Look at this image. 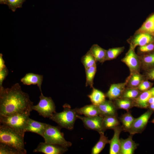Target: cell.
Here are the masks:
<instances>
[{
    "label": "cell",
    "mask_w": 154,
    "mask_h": 154,
    "mask_svg": "<svg viewBox=\"0 0 154 154\" xmlns=\"http://www.w3.org/2000/svg\"><path fill=\"white\" fill-rule=\"evenodd\" d=\"M33 106L29 95L22 91L18 83L10 88L0 87V115L19 113L30 115Z\"/></svg>",
    "instance_id": "cell-1"
},
{
    "label": "cell",
    "mask_w": 154,
    "mask_h": 154,
    "mask_svg": "<svg viewBox=\"0 0 154 154\" xmlns=\"http://www.w3.org/2000/svg\"><path fill=\"white\" fill-rule=\"evenodd\" d=\"M25 133L0 124V143L14 147L26 154L24 142Z\"/></svg>",
    "instance_id": "cell-2"
},
{
    "label": "cell",
    "mask_w": 154,
    "mask_h": 154,
    "mask_svg": "<svg viewBox=\"0 0 154 154\" xmlns=\"http://www.w3.org/2000/svg\"><path fill=\"white\" fill-rule=\"evenodd\" d=\"M63 110L60 112L54 113L49 118L57 123L61 127L69 130H72L74 123L78 119V115L76 111V108L72 109L70 106L65 104L63 106Z\"/></svg>",
    "instance_id": "cell-3"
},
{
    "label": "cell",
    "mask_w": 154,
    "mask_h": 154,
    "mask_svg": "<svg viewBox=\"0 0 154 154\" xmlns=\"http://www.w3.org/2000/svg\"><path fill=\"white\" fill-rule=\"evenodd\" d=\"M61 127L54 126L47 124L46 129L43 136L46 143L68 147L72 143L66 140L63 133L60 131Z\"/></svg>",
    "instance_id": "cell-4"
},
{
    "label": "cell",
    "mask_w": 154,
    "mask_h": 154,
    "mask_svg": "<svg viewBox=\"0 0 154 154\" xmlns=\"http://www.w3.org/2000/svg\"><path fill=\"white\" fill-rule=\"evenodd\" d=\"M30 115L19 113L7 116L0 115V124L25 133V128Z\"/></svg>",
    "instance_id": "cell-5"
},
{
    "label": "cell",
    "mask_w": 154,
    "mask_h": 154,
    "mask_svg": "<svg viewBox=\"0 0 154 154\" xmlns=\"http://www.w3.org/2000/svg\"><path fill=\"white\" fill-rule=\"evenodd\" d=\"M40 101L36 105H33V110H35L39 114L44 117L49 118L56 112V106L50 97H45L42 93L39 96Z\"/></svg>",
    "instance_id": "cell-6"
},
{
    "label": "cell",
    "mask_w": 154,
    "mask_h": 154,
    "mask_svg": "<svg viewBox=\"0 0 154 154\" xmlns=\"http://www.w3.org/2000/svg\"><path fill=\"white\" fill-rule=\"evenodd\" d=\"M121 61L127 66L130 73L139 72L141 66V58L140 56L136 53L135 49L129 47Z\"/></svg>",
    "instance_id": "cell-7"
},
{
    "label": "cell",
    "mask_w": 154,
    "mask_h": 154,
    "mask_svg": "<svg viewBox=\"0 0 154 154\" xmlns=\"http://www.w3.org/2000/svg\"><path fill=\"white\" fill-rule=\"evenodd\" d=\"M77 117L82 121L85 127L88 129L96 131L99 133L106 130L103 125V117L99 115L88 117L78 115Z\"/></svg>",
    "instance_id": "cell-8"
},
{
    "label": "cell",
    "mask_w": 154,
    "mask_h": 154,
    "mask_svg": "<svg viewBox=\"0 0 154 154\" xmlns=\"http://www.w3.org/2000/svg\"><path fill=\"white\" fill-rule=\"evenodd\" d=\"M153 112L149 109L139 117L135 118L131 127L127 132L133 135L141 133L145 128Z\"/></svg>",
    "instance_id": "cell-9"
},
{
    "label": "cell",
    "mask_w": 154,
    "mask_h": 154,
    "mask_svg": "<svg viewBox=\"0 0 154 154\" xmlns=\"http://www.w3.org/2000/svg\"><path fill=\"white\" fill-rule=\"evenodd\" d=\"M68 148L55 144L40 142L33 151L34 153L45 154H62L68 150Z\"/></svg>",
    "instance_id": "cell-10"
},
{
    "label": "cell",
    "mask_w": 154,
    "mask_h": 154,
    "mask_svg": "<svg viewBox=\"0 0 154 154\" xmlns=\"http://www.w3.org/2000/svg\"><path fill=\"white\" fill-rule=\"evenodd\" d=\"M154 39L152 35L144 33H136L134 36L127 40L130 47L134 49L137 46H142L153 42Z\"/></svg>",
    "instance_id": "cell-11"
},
{
    "label": "cell",
    "mask_w": 154,
    "mask_h": 154,
    "mask_svg": "<svg viewBox=\"0 0 154 154\" xmlns=\"http://www.w3.org/2000/svg\"><path fill=\"white\" fill-rule=\"evenodd\" d=\"M97 106L99 112V116L103 117L117 116V109L114 102L112 100H106Z\"/></svg>",
    "instance_id": "cell-12"
},
{
    "label": "cell",
    "mask_w": 154,
    "mask_h": 154,
    "mask_svg": "<svg viewBox=\"0 0 154 154\" xmlns=\"http://www.w3.org/2000/svg\"><path fill=\"white\" fill-rule=\"evenodd\" d=\"M47 124L37 121L30 118L25 129V132H31L37 133L43 137Z\"/></svg>",
    "instance_id": "cell-13"
},
{
    "label": "cell",
    "mask_w": 154,
    "mask_h": 154,
    "mask_svg": "<svg viewBox=\"0 0 154 154\" xmlns=\"http://www.w3.org/2000/svg\"><path fill=\"white\" fill-rule=\"evenodd\" d=\"M133 135L130 134L126 139H120V145L119 154H133L139 144L132 139Z\"/></svg>",
    "instance_id": "cell-14"
},
{
    "label": "cell",
    "mask_w": 154,
    "mask_h": 154,
    "mask_svg": "<svg viewBox=\"0 0 154 154\" xmlns=\"http://www.w3.org/2000/svg\"><path fill=\"white\" fill-rule=\"evenodd\" d=\"M114 133L112 138L110 140V154H119L120 141L119 135L123 131L122 125H119L113 129Z\"/></svg>",
    "instance_id": "cell-15"
},
{
    "label": "cell",
    "mask_w": 154,
    "mask_h": 154,
    "mask_svg": "<svg viewBox=\"0 0 154 154\" xmlns=\"http://www.w3.org/2000/svg\"><path fill=\"white\" fill-rule=\"evenodd\" d=\"M126 86L125 82L112 84L106 96L112 101L121 98Z\"/></svg>",
    "instance_id": "cell-16"
},
{
    "label": "cell",
    "mask_w": 154,
    "mask_h": 154,
    "mask_svg": "<svg viewBox=\"0 0 154 154\" xmlns=\"http://www.w3.org/2000/svg\"><path fill=\"white\" fill-rule=\"evenodd\" d=\"M43 76L33 73H28L21 79V82L25 85H31L37 84L41 92V86L43 80Z\"/></svg>",
    "instance_id": "cell-17"
},
{
    "label": "cell",
    "mask_w": 154,
    "mask_h": 154,
    "mask_svg": "<svg viewBox=\"0 0 154 154\" xmlns=\"http://www.w3.org/2000/svg\"><path fill=\"white\" fill-rule=\"evenodd\" d=\"M152 96L150 89L141 92L137 98L133 100L134 107L142 109L148 108V101Z\"/></svg>",
    "instance_id": "cell-18"
},
{
    "label": "cell",
    "mask_w": 154,
    "mask_h": 154,
    "mask_svg": "<svg viewBox=\"0 0 154 154\" xmlns=\"http://www.w3.org/2000/svg\"><path fill=\"white\" fill-rule=\"evenodd\" d=\"M144 80V76L139 72L130 73L125 82L127 87L137 88L141 82Z\"/></svg>",
    "instance_id": "cell-19"
},
{
    "label": "cell",
    "mask_w": 154,
    "mask_h": 154,
    "mask_svg": "<svg viewBox=\"0 0 154 154\" xmlns=\"http://www.w3.org/2000/svg\"><path fill=\"white\" fill-rule=\"evenodd\" d=\"M76 111L78 115H83L87 117H91L99 115L97 106L93 104L76 108Z\"/></svg>",
    "instance_id": "cell-20"
},
{
    "label": "cell",
    "mask_w": 154,
    "mask_h": 154,
    "mask_svg": "<svg viewBox=\"0 0 154 154\" xmlns=\"http://www.w3.org/2000/svg\"><path fill=\"white\" fill-rule=\"evenodd\" d=\"M136 33H144L154 35V13L145 21Z\"/></svg>",
    "instance_id": "cell-21"
},
{
    "label": "cell",
    "mask_w": 154,
    "mask_h": 154,
    "mask_svg": "<svg viewBox=\"0 0 154 154\" xmlns=\"http://www.w3.org/2000/svg\"><path fill=\"white\" fill-rule=\"evenodd\" d=\"M90 50L94 57L96 61L103 63L106 61V50L98 44H95L92 46Z\"/></svg>",
    "instance_id": "cell-22"
},
{
    "label": "cell",
    "mask_w": 154,
    "mask_h": 154,
    "mask_svg": "<svg viewBox=\"0 0 154 154\" xmlns=\"http://www.w3.org/2000/svg\"><path fill=\"white\" fill-rule=\"evenodd\" d=\"M92 91L88 96L92 103L98 106L103 102L106 100V95L101 91L94 88H92Z\"/></svg>",
    "instance_id": "cell-23"
},
{
    "label": "cell",
    "mask_w": 154,
    "mask_h": 154,
    "mask_svg": "<svg viewBox=\"0 0 154 154\" xmlns=\"http://www.w3.org/2000/svg\"><path fill=\"white\" fill-rule=\"evenodd\" d=\"M104 132H102L99 133L100 135L99 139L92 148L91 154H99L104 149L106 145L110 143V140L104 135Z\"/></svg>",
    "instance_id": "cell-24"
},
{
    "label": "cell",
    "mask_w": 154,
    "mask_h": 154,
    "mask_svg": "<svg viewBox=\"0 0 154 154\" xmlns=\"http://www.w3.org/2000/svg\"><path fill=\"white\" fill-rule=\"evenodd\" d=\"M135 119L129 111L120 117V120L123 131L125 132L128 131L131 127Z\"/></svg>",
    "instance_id": "cell-25"
},
{
    "label": "cell",
    "mask_w": 154,
    "mask_h": 154,
    "mask_svg": "<svg viewBox=\"0 0 154 154\" xmlns=\"http://www.w3.org/2000/svg\"><path fill=\"white\" fill-rule=\"evenodd\" d=\"M114 101L117 110L121 109L127 111L134 107L133 100L121 98Z\"/></svg>",
    "instance_id": "cell-26"
},
{
    "label": "cell",
    "mask_w": 154,
    "mask_h": 154,
    "mask_svg": "<svg viewBox=\"0 0 154 154\" xmlns=\"http://www.w3.org/2000/svg\"><path fill=\"white\" fill-rule=\"evenodd\" d=\"M103 124L105 130L114 129L120 125V122L117 116L104 117Z\"/></svg>",
    "instance_id": "cell-27"
},
{
    "label": "cell",
    "mask_w": 154,
    "mask_h": 154,
    "mask_svg": "<svg viewBox=\"0 0 154 154\" xmlns=\"http://www.w3.org/2000/svg\"><path fill=\"white\" fill-rule=\"evenodd\" d=\"M96 71V64L85 69L86 86H90V88H93V80Z\"/></svg>",
    "instance_id": "cell-28"
},
{
    "label": "cell",
    "mask_w": 154,
    "mask_h": 154,
    "mask_svg": "<svg viewBox=\"0 0 154 154\" xmlns=\"http://www.w3.org/2000/svg\"><path fill=\"white\" fill-rule=\"evenodd\" d=\"M141 93L137 88L125 87L121 98L133 100L137 98Z\"/></svg>",
    "instance_id": "cell-29"
},
{
    "label": "cell",
    "mask_w": 154,
    "mask_h": 154,
    "mask_svg": "<svg viewBox=\"0 0 154 154\" xmlns=\"http://www.w3.org/2000/svg\"><path fill=\"white\" fill-rule=\"evenodd\" d=\"M81 60L85 69L96 64V59L90 50L82 57Z\"/></svg>",
    "instance_id": "cell-30"
},
{
    "label": "cell",
    "mask_w": 154,
    "mask_h": 154,
    "mask_svg": "<svg viewBox=\"0 0 154 154\" xmlns=\"http://www.w3.org/2000/svg\"><path fill=\"white\" fill-rule=\"evenodd\" d=\"M124 46L111 48L106 50L105 60H110L116 58L124 51Z\"/></svg>",
    "instance_id": "cell-31"
},
{
    "label": "cell",
    "mask_w": 154,
    "mask_h": 154,
    "mask_svg": "<svg viewBox=\"0 0 154 154\" xmlns=\"http://www.w3.org/2000/svg\"><path fill=\"white\" fill-rule=\"evenodd\" d=\"M0 154H25L23 151L8 145L0 143Z\"/></svg>",
    "instance_id": "cell-32"
},
{
    "label": "cell",
    "mask_w": 154,
    "mask_h": 154,
    "mask_svg": "<svg viewBox=\"0 0 154 154\" xmlns=\"http://www.w3.org/2000/svg\"><path fill=\"white\" fill-rule=\"evenodd\" d=\"M140 57L143 67L154 65V53L141 56Z\"/></svg>",
    "instance_id": "cell-33"
},
{
    "label": "cell",
    "mask_w": 154,
    "mask_h": 154,
    "mask_svg": "<svg viewBox=\"0 0 154 154\" xmlns=\"http://www.w3.org/2000/svg\"><path fill=\"white\" fill-rule=\"evenodd\" d=\"M26 0H7V5L9 9L15 12L17 8H21L23 3Z\"/></svg>",
    "instance_id": "cell-34"
},
{
    "label": "cell",
    "mask_w": 154,
    "mask_h": 154,
    "mask_svg": "<svg viewBox=\"0 0 154 154\" xmlns=\"http://www.w3.org/2000/svg\"><path fill=\"white\" fill-rule=\"evenodd\" d=\"M154 49V44L153 42L139 46L138 52L140 54L151 52Z\"/></svg>",
    "instance_id": "cell-35"
},
{
    "label": "cell",
    "mask_w": 154,
    "mask_h": 154,
    "mask_svg": "<svg viewBox=\"0 0 154 154\" xmlns=\"http://www.w3.org/2000/svg\"><path fill=\"white\" fill-rule=\"evenodd\" d=\"M152 83L147 80L143 81L137 88L138 90L142 92L149 90Z\"/></svg>",
    "instance_id": "cell-36"
},
{
    "label": "cell",
    "mask_w": 154,
    "mask_h": 154,
    "mask_svg": "<svg viewBox=\"0 0 154 154\" xmlns=\"http://www.w3.org/2000/svg\"><path fill=\"white\" fill-rule=\"evenodd\" d=\"M8 70L6 67L0 71V87L2 86L3 82L8 75Z\"/></svg>",
    "instance_id": "cell-37"
},
{
    "label": "cell",
    "mask_w": 154,
    "mask_h": 154,
    "mask_svg": "<svg viewBox=\"0 0 154 154\" xmlns=\"http://www.w3.org/2000/svg\"><path fill=\"white\" fill-rule=\"evenodd\" d=\"M3 55L2 53L0 54V71L6 67L5 62L3 58Z\"/></svg>",
    "instance_id": "cell-38"
},
{
    "label": "cell",
    "mask_w": 154,
    "mask_h": 154,
    "mask_svg": "<svg viewBox=\"0 0 154 154\" xmlns=\"http://www.w3.org/2000/svg\"><path fill=\"white\" fill-rule=\"evenodd\" d=\"M147 76L149 79L154 80V68L151 70L147 72Z\"/></svg>",
    "instance_id": "cell-39"
},
{
    "label": "cell",
    "mask_w": 154,
    "mask_h": 154,
    "mask_svg": "<svg viewBox=\"0 0 154 154\" xmlns=\"http://www.w3.org/2000/svg\"><path fill=\"white\" fill-rule=\"evenodd\" d=\"M149 104L154 103V96H152L149 99L148 101Z\"/></svg>",
    "instance_id": "cell-40"
},
{
    "label": "cell",
    "mask_w": 154,
    "mask_h": 154,
    "mask_svg": "<svg viewBox=\"0 0 154 154\" xmlns=\"http://www.w3.org/2000/svg\"><path fill=\"white\" fill-rule=\"evenodd\" d=\"M148 108L154 112V103L149 104Z\"/></svg>",
    "instance_id": "cell-41"
},
{
    "label": "cell",
    "mask_w": 154,
    "mask_h": 154,
    "mask_svg": "<svg viewBox=\"0 0 154 154\" xmlns=\"http://www.w3.org/2000/svg\"><path fill=\"white\" fill-rule=\"evenodd\" d=\"M7 0H0V4L7 5Z\"/></svg>",
    "instance_id": "cell-42"
},
{
    "label": "cell",
    "mask_w": 154,
    "mask_h": 154,
    "mask_svg": "<svg viewBox=\"0 0 154 154\" xmlns=\"http://www.w3.org/2000/svg\"><path fill=\"white\" fill-rule=\"evenodd\" d=\"M151 92L152 96H154V87L150 89Z\"/></svg>",
    "instance_id": "cell-43"
},
{
    "label": "cell",
    "mask_w": 154,
    "mask_h": 154,
    "mask_svg": "<svg viewBox=\"0 0 154 154\" xmlns=\"http://www.w3.org/2000/svg\"><path fill=\"white\" fill-rule=\"evenodd\" d=\"M151 122L153 123H154V118L151 121Z\"/></svg>",
    "instance_id": "cell-44"
}]
</instances>
